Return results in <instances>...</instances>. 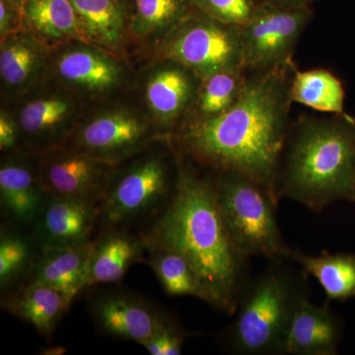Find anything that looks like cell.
<instances>
[{
	"instance_id": "cell-9",
	"label": "cell",
	"mask_w": 355,
	"mask_h": 355,
	"mask_svg": "<svg viewBox=\"0 0 355 355\" xmlns=\"http://www.w3.org/2000/svg\"><path fill=\"white\" fill-rule=\"evenodd\" d=\"M71 147L116 166L146 150L151 139L148 121L127 108L93 114L72 133Z\"/></svg>"
},
{
	"instance_id": "cell-18",
	"label": "cell",
	"mask_w": 355,
	"mask_h": 355,
	"mask_svg": "<svg viewBox=\"0 0 355 355\" xmlns=\"http://www.w3.org/2000/svg\"><path fill=\"white\" fill-rule=\"evenodd\" d=\"M46 58L43 42L30 32H17L1 41L0 77L6 90L27 92L43 72Z\"/></svg>"
},
{
	"instance_id": "cell-19",
	"label": "cell",
	"mask_w": 355,
	"mask_h": 355,
	"mask_svg": "<svg viewBox=\"0 0 355 355\" xmlns=\"http://www.w3.org/2000/svg\"><path fill=\"white\" fill-rule=\"evenodd\" d=\"M93 243L79 246L42 250L33 270V279L74 297L88 284L89 261Z\"/></svg>"
},
{
	"instance_id": "cell-33",
	"label": "cell",
	"mask_w": 355,
	"mask_h": 355,
	"mask_svg": "<svg viewBox=\"0 0 355 355\" xmlns=\"http://www.w3.org/2000/svg\"><path fill=\"white\" fill-rule=\"evenodd\" d=\"M19 128L15 116L6 111L0 114V149L8 151L19 142Z\"/></svg>"
},
{
	"instance_id": "cell-20",
	"label": "cell",
	"mask_w": 355,
	"mask_h": 355,
	"mask_svg": "<svg viewBox=\"0 0 355 355\" xmlns=\"http://www.w3.org/2000/svg\"><path fill=\"white\" fill-rule=\"evenodd\" d=\"M70 1L76 9L84 42H89L102 50H120L128 29L125 0Z\"/></svg>"
},
{
	"instance_id": "cell-2",
	"label": "cell",
	"mask_w": 355,
	"mask_h": 355,
	"mask_svg": "<svg viewBox=\"0 0 355 355\" xmlns=\"http://www.w3.org/2000/svg\"><path fill=\"white\" fill-rule=\"evenodd\" d=\"M177 159L174 195L144 236L150 251L174 252L190 263L203 301L233 315L247 284L248 259L222 219L214 181Z\"/></svg>"
},
{
	"instance_id": "cell-34",
	"label": "cell",
	"mask_w": 355,
	"mask_h": 355,
	"mask_svg": "<svg viewBox=\"0 0 355 355\" xmlns=\"http://www.w3.org/2000/svg\"><path fill=\"white\" fill-rule=\"evenodd\" d=\"M258 4H266L282 8H305L311 7L317 0H256Z\"/></svg>"
},
{
	"instance_id": "cell-8",
	"label": "cell",
	"mask_w": 355,
	"mask_h": 355,
	"mask_svg": "<svg viewBox=\"0 0 355 355\" xmlns=\"http://www.w3.org/2000/svg\"><path fill=\"white\" fill-rule=\"evenodd\" d=\"M314 12L311 7L282 8L259 4L252 19L240 28L245 69L266 71L291 64L301 35Z\"/></svg>"
},
{
	"instance_id": "cell-28",
	"label": "cell",
	"mask_w": 355,
	"mask_h": 355,
	"mask_svg": "<svg viewBox=\"0 0 355 355\" xmlns=\"http://www.w3.org/2000/svg\"><path fill=\"white\" fill-rule=\"evenodd\" d=\"M151 252V266L161 286L171 296H193L203 301V292L190 263L181 254L169 251Z\"/></svg>"
},
{
	"instance_id": "cell-27",
	"label": "cell",
	"mask_w": 355,
	"mask_h": 355,
	"mask_svg": "<svg viewBox=\"0 0 355 355\" xmlns=\"http://www.w3.org/2000/svg\"><path fill=\"white\" fill-rule=\"evenodd\" d=\"M247 77V70L240 69L224 70L203 79L190 116L183 123L207 120L224 113L239 97Z\"/></svg>"
},
{
	"instance_id": "cell-35",
	"label": "cell",
	"mask_w": 355,
	"mask_h": 355,
	"mask_svg": "<svg viewBox=\"0 0 355 355\" xmlns=\"http://www.w3.org/2000/svg\"><path fill=\"white\" fill-rule=\"evenodd\" d=\"M67 349L62 347H50L48 349H42V354L44 355H60L64 354Z\"/></svg>"
},
{
	"instance_id": "cell-10",
	"label": "cell",
	"mask_w": 355,
	"mask_h": 355,
	"mask_svg": "<svg viewBox=\"0 0 355 355\" xmlns=\"http://www.w3.org/2000/svg\"><path fill=\"white\" fill-rule=\"evenodd\" d=\"M41 156L39 177L50 197L101 203L114 166L71 146Z\"/></svg>"
},
{
	"instance_id": "cell-13",
	"label": "cell",
	"mask_w": 355,
	"mask_h": 355,
	"mask_svg": "<svg viewBox=\"0 0 355 355\" xmlns=\"http://www.w3.org/2000/svg\"><path fill=\"white\" fill-rule=\"evenodd\" d=\"M55 73L67 87L91 96L108 94L121 85V65L93 44L70 46L58 55Z\"/></svg>"
},
{
	"instance_id": "cell-21",
	"label": "cell",
	"mask_w": 355,
	"mask_h": 355,
	"mask_svg": "<svg viewBox=\"0 0 355 355\" xmlns=\"http://www.w3.org/2000/svg\"><path fill=\"white\" fill-rule=\"evenodd\" d=\"M147 245L144 237L113 231L93 243L87 287L120 282L128 268L140 261Z\"/></svg>"
},
{
	"instance_id": "cell-24",
	"label": "cell",
	"mask_w": 355,
	"mask_h": 355,
	"mask_svg": "<svg viewBox=\"0 0 355 355\" xmlns=\"http://www.w3.org/2000/svg\"><path fill=\"white\" fill-rule=\"evenodd\" d=\"M287 260L297 263L308 275L316 279L329 301L355 298V254L324 251L311 256L291 249Z\"/></svg>"
},
{
	"instance_id": "cell-23",
	"label": "cell",
	"mask_w": 355,
	"mask_h": 355,
	"mask_svg": "<svg viewBox=\"0 0 355 355\" xmlns=\"http://www.w3.org/2000/svg\"><path fill=\"white\" fill-rule=\"evenodd\" d=\"M23 25L44 43L83 41L76 9L70 0H25Z\"/></svg>"
},
{
	"instance_id": "cell-15",
	"label": "cell",
	"mask_w": 355,
	"mask_h": 355,
	"mask_svg": "<svg viewBox=\"0 0 355 355\" xmlns=\"http://www.w3.org/2000/svg\"><path fill=\"white\" fill-rule=\"evenodd\" d=\"M342 336V322L329 308L306 298L292 317L284 354L334 355Z\"/></svg>"
},
{
	"instance_id": "cell-29",
	"label": "cell",
	"mask_w": 355,
	"mask_h": 355,
	"mask_svg": "<svg viewBox=\"0 0 355 355\" xmlns=\"http://www.w3.org/2000/svg\"><path fill=\"white\" fill-rule=\"evenodd\" d=\"M198 11L224 24L241 28L253 17L256 0H193Z\"/></svg>"
},
{
	"instance_id": "cell-3",
	"label": "cell",
	"mask_w": 355,
	"mask_h": 355,
	"mask_svg": "<svg viewBox=\"0 0 355 355\" xmlns=\"http://www.w3.org/2000/svg\"><path fill=\"white\" fill-rule=\"evenodd\" d=\"M277 197L314 212L338 200L354 202L355 118H303L291 128L280 159Z\"/></svg>"
},
{
	"instance_id": "cell-17",
	"label": "cell",
	"mask_w": 355,
	"mask_h": 355,
	"mask_svg": "<svg viewBox=\"0 0 355 355\" xmlns=\"http://www.w3.org/2000/svg\"><path fill=\"white\" fill-rule=\"evenodd\" d=\"M100 328L109 335L144 345L153 336L163 318L146 303L130 296H103L93 305Z\"/></svg>"
},
{
	"instance_id": "cell-6",
	"label": "cell",
	"mask_w": 355,
	"mask_h": 355,
	"mask_svg": "<svg viewBox=\"0 0 355 355\" xmlns=\"http://www.w3.org/2000/svg\"><path fill=\"white\" fill-rule=\"evenodd\" d=\"M114 167L100 216L109 225H121L161 211L174 195L177 175L173 177L162 155L149 154L120 169Z\"/></svg>"
},
{
	"instance_id": "cell-12",
	"label": "cell",
	"mask_w": 355,
	"mask_h": 355,
	"mask_svg": "<svg viewBox=\"0 0 355 355\" xmlns=\"http://www.w3.org/2000/svg\"><path fill=\"white\" fill-rule=\"evenodd\" d=\"M165 60L147 77L144 98L155 123L178 127L190 116L202 80L179 62Z\"/></svg>"
},
{
	"instance_id": "cell-26",
	"label": "cell",
	"mask_w": 355,
	"mask_h": 355,
	"mask_svg": "<svg viewBox=\"0 0 355 355\" xmlns=\"http://www.w3.org/2000/svg\"><path fill=\"white\" fill-rule=\"evenodd\" d=\"M292 102L316 111L345 114V89L342 81L323 69H294L291 85Z\"/></svg>"
},
{
	"instance_id": "cell-16",
	"label": "cell",
	"mask_w": 355,
	"mask_h": 355,
	"mask_svg": "<svg viewBox=\"0 0 355 355\" xmlns=\"http://www.w3.org/2000/svg\"><path fill=\"white\" fill-rule=\"evenodd\" d=\"M50 196L46 193L38 170L27 161L10 158L0 168V200L2 209L19 224H35Z\"/></svg>"
},
{
	"instance_id": "cell-1",
	"label": "cell",
	"mask_w": 355,
	"mask_h": 355,
	"mask_svg": "<svg viewBox=\"0 0 355 355\" xmlns=\"http://www.w3.org/2000/svg\"><path fill=\"white\" fill-rule=\"evenodd\" d=\"M293 62L248 71L242 92L224 113L180 125L183 153L216 172L236 173L263 186L277 200L280 159L289 132Z\"/></svg>"
},
{
	"instance_id": "cell-25",
	"label": "cell",
	"mask_w": 355,
	"mask_h": 355,
	"mask_svg": "<svg viewBox=\"0 0 355 355\" xmlns=\"http://www.w3.org/2000/svg\"><path fill=\"white\" fill-rule=\"evenodd\" d=\"M195 10L193 0H132L130 29L139 39L163 43Z\"/></svg>"
},
{
	"instance_id": "cell-37",
	"label": "cell",
	"mask_w": 355,
	"mask_h": 355,
	"mask_svg": "<svg viewBox=\"0 0 355 355\" xmlns=\"http://www.w3.org/2000/svg\"><path fill=\"white\" fill-rule=\"evenodd\" d=\"M354 202H355V193H354Z\"/></svg>"
},
{
	"instance_id": "cell-22",
	"label": "cell",
	"mask_w": 355,
	"mask_h": 355,
	"mask_svg": "<svg viewBox=\"0 0 355 355\" xmlns=\"http://www.w3.org/2000/svg\"><path fill=\"white\" fill-rule=\"evenodd\" d=\"M71 302V299L58 289L32 280L6 299L4 307L11 314L32 324L41 335L49 336Z\"/></svg>"
},
{
	"instance_id": "cell-7",
	"label": "cell",
	"mask_w": 355,
	"mask_h": 355,
	"mask_svg": "<svg viewBox=\"0 0 355 355\" xmlns=\"http://www.w3.org/2000/svg\"><path fill=\"white\" fill-rule=\"evenodd\" d=\"M165 58L191 70L200 80L224 70L245 69L241 30L196 9L162 43Z\"/></svg>"
},
{
	"instance_id": "cell-5",
	"label": "cell",
	"mask_w": 355,
	"mask_h": 355,
	"mask_svg": "<svg viewBox=\"0 0 355 355\" xmlns=\"http://www.w3.org/2000/svg\"><path fill=\"white\" fill-rule=\"evenodd\" d=\"M214 181L222 219L238 251L249 259L287 260L291 248L282 238L277 218L279 200L253 180L219 172Z\"/></svg>"
},
{
	"instance_id": "cell-31",
	"label": "cell",
	"mask_w": 355,
	"mask_h": 355,
	"mask_svg": "<svg viewBox=\"0 0 355 355\" xmlns=\"http://www.w3.org/2000/svg\"><path fill=\"white\" fill-rule=\"evenodd\" d=\"M184 338L176 324L162 319L153 336L142 345L151 355H180Z\"/></svg>"
},
{
	"instance_id": "cell-4",
	"label": "cell",
	"mask_w": 355,
	"mask_h": 355,
	"mask_svg": "<svg viewBox=\"0 0 355 355\" xmlns=\"http://www.w3.org/2000/svg\"><path fill=\"white\" fill-rule=\"evenodd\" d=\"M270 266L243 289L234 320L225 331L228 349L235 354L284 355L292 317L309 298L308 275L284 261Z\"/></svg>"
},
{
	"instance_id": "cell-32",
	"label": "cell",
	"mask_w": 355,
	"mask_h": 355,
	"mask_svg": "<svg viewBox=\"0 0 355 355\" xmlns=\"http://www.w3.org/2000/svg\"><path fill=\"white\" fill-rule=\"evenodd\" d=\"M23 24L22 8L10 0H0V35L1 41L20 32Z\"/></svg>"
},
{
	"instance_id": "cell-14",
	"label": "cell",
	"mask_w": 355,
	"mask_h": 355,
	"mask_svg": "<svg viewBox=\"0 0 355 355\" xmlns=\"http://www.w3.org/2000/svg\"><path fill=\"white\" fill-rule=\"evenodd\" d=\"M100 216V202L50 197L35 223L36 241L42 250L85 244Z\"/></svg>"
},
{
	"instance_id": "cell-30",
	"label": "cell",
	"mask_w": 355,
	"mask_h": 355,
	"mask_svg": "<svg viewBox=\"0 0 355 355\" xmlns=\"http://www.w3.org/2000/svg\"><path fill=\"white\" fill-rule=\"evenodd\" d=\"M31 259V247L22 236L4 234L0 239V284L6 286L26 268Z\"/></svg>"
},
{
	"instance_id": "cell-11",
	"label": "cell",
	"mask_w": 355,
	"mask_h": 355,
	"mask_svg": "<svg viewBox=\"0 0 355 355\" xmlns=\"http://www.w3.org/2000/svg\"><path fill=\"white\" fill-rule=\"evenodd\" d=\"M78 103L67 91H48L23 103L15 116L19 141L28 150L44 154L64 146L77 125Z\"/></svg>"
},
{
	"instance_id": "cell-36",
	"label": "cell",
	"mask_w": 355,
	"mask_h": 355,
	"mask_svg": "<svg viewBox=\"0 0 355 355\" xmlns=\"http://www.w3.org/2000/svg\"><path fill=\"white\" fill-rule=\"evenodd\" d=\"M11 2H13L16 6H19L20 8H22L23 4H24L25 0H10Z\"/></svg>"
}]
</instances>
